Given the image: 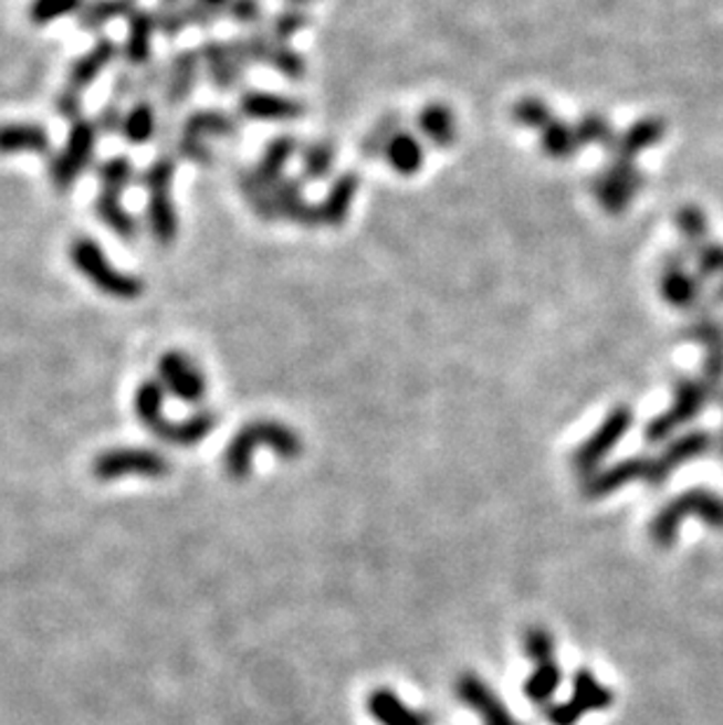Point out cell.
<instances>
[{
  "instance_id": "obj_20",
  "label": "cell",
  "mask_w": 723,
  "mask_h": 725,
  "mask_svg": "<svg viewBox=\"0 0 723 725\" xmlns=\"http://www.w3.org/2000/svg\"><path fill=\"white\" fill-rule=\"evenodd\" d=\"M632 482H643V458H627L606 470H597L593 476H587L583 484V495L589 501H599L620 491L622 486Z\"/></svg>"
},
{
  "instance_id": "obj_42",
  "label": "cell",
  "mask_w": 723,
  "mask_h": 725,
  "mask_svg": "<svg viewBox=\"0 0 723 725\" xmlns=\"http://www.w3.org/2000/svg\"><path fill=\"white\" fill-rule=\"evenodd\" d=\"M85 0H33L31 3V22L35 27H45L56 22V19H62L66 14H78V10L83 8Z\"/></svg>"
},
{
  "instance_id": "obj_15",
  "label": "cell",
  "mask_w": 723,
  "mask_h": 725,
  "mask_svg": "<svg viewBox=\"0 0 723 725\" xmlns=\"http://www.w3.org/2000/svg\"><path fill=\"white\" fill-rule=\"evenodd\" d=\"M240 116L250 120H296L306 113V106L292 97H282V94L263 92V90H250L240 97Z\"/></svg>"
},
{
  "instance_id": "obj_6",
  "label": "cell",
  "mask_w": 723,
  "mask_h": 725,
  "mask_svg": "<svg viewBox=\"0 0 723 725\" xmlns=\"http://www.w3.org/2000/svg\"><path fill=\"white\" fill-rule=\"evenodd\" d=\"M714 392L710 390V386L705 380H695V378H681L677 383V392H674V402L672 407L656 416L653 421L646 428V442L649 444H660L668 439L674 430H679L681 425L691 423L693 418L702 411L710 402V397Z\"/></svg>"
},
{
  "instance_id": "obj_25",
  "label": "cell",
  "mask_w": 723,
  "mask_h": 725,
  "mask_svg": "<svg viewBox=\"0 0 723 725\" xmlns=\"http://www.w3.org/2000/svg\"><path fill=\"white\" fill-rule=\"evenodd\" d=\"M418 132L434 148L447 150L459 141V123L447 104H428L418 113Z\"/></svg>"
},
{
  "instance_id": "obj_10",
  "label": "cell",
  "mask_w": 723,
  "mask_h": 725,
  "mask_svg": "<svg viewBox=\"0 0 723 725\" xmlns=\"http://www.w3.org/2000/svg\"><path fill=\"white\" fill-rule=\"evenodd\" d=\"M160 386L186 404H200L207 395V380L198 365L181 350H167L160 361Z\"/></svg>"
},
{
  "instance_id": "obj_52",
  "label": "cell",
  "mask_w": 723,
  "mask_h": 725,
  "mask_svg": "<svg viewBox=\"0 0 723 725\" xmlns=\"http://www.w3.org/2000/svg\"><path fill=\"white\" fill-rule=\"evenodd\" d=\"M226 17L240 27H259L263 19L261 0H231L226 8Z\"/></svg>"
},
{
  "instance_id": "obj_7",
  "label": "cell",
  "mask_w": 723,
  "mask_h": 725,
  "mask_svg": "<svg viewBox=\"0 0 723 725\" xmlns=\"http://www.w3.org/2000/svg\"><path fill=\"white\" fill-rule=\"evenodd\" d=\"M632 421L635 416L630 407H616L604 418V423L576 449L574 458H570L574 470L580 476H585V480L587 476H593L599 470V465L606 461L608 453L618 446L627 430L632 428Z\"/></svg>"
},
{
  "instance_id": "obj_4",
  "label": "cell",
  "mask_w": 723,
  "mask_h": 725,
  "mask_svg": "<svg viewBox=\"0 0 723 725\" xmlns=\"http://www.w3.org/2000/svg\"><path fill=\"white\" fill-rule=\"evenodd\" d=\"M240 132V120L231 113L221 108H200L193 111L179 127L175 141L177 158L196 162V165H212L214 153L209 148V139H231Z\"/></svg>"
},
{
  "instance_id": "obj_43",
  "label": "cell",
  "mask_w": 723,
  "mask_h": 725,
  "mask_svg": "<svg viewBox=\"0 0 723 725\" xmlns=\"http://www.w3.org/2000/svg\"><path fill=\"white\" fill-rule=\"evenodd\" d=\"M269 66L275 69L282 75V78H287V81H303V78H306V69H308L306 60H303V56L296 50H292L290 45H284V43L273 45Z\"/></svg>"
},
{
  "instance_id": "obj_51",
  "label": "cell",
  "mask_w": 723,
  "mask_h": 725,
  "mask_svg": "<svg viewBox=\"0 0 723 725\" xmlns=\"http://www.w3.org/2000/svg\"><path fill=\"white\" fill-rule=\"evenodd\" d=\"M83 108H85V104H83V92L81 90L66 85L60 94H56V99H54L56 116L69 120L71 125L83 118Z\"/></svg>"
},
{
  "instance_id": "obj_12",
  "label": "cell",
  "mask_w": 723,
  "mask_h": 725,
  "mask_svg": "<svg viewBox=\"0 0 723 725\" xmlns=\"http://www.w3.org/2000/svg\"><path fill=\"white\" fill-rule=\"evenodd\" d=\"M200 73H202V64L198 50H179L169 56L167 78L160 92L169 118H172L175 113L188 102L190 94H193L200 81Z\"/></svg>"
},
{
  "instance_id": "obj_54",
  "label": "cell",
  "mask_w": 723,
  "mask_h": 725,
  "mask_svg": "<svg viewBox=\"0 0 723 725\" xmlns=\"http://www.w3.org/2000/svg\"><path fill=\"white\" fill-rule=\"evenodd\" d=\"M156 17V29L158 33H163L165 38H169V41H172V38L181 35V31L188 27L186 22V17H184V10H175V8H160L154 12Z\"/></svg>"
},
{
  "instance_id": "obj_8",
  "label": "cell",
  "mask_w": 723,
  "mask_h": 725,
  "mask_svg": "<svg viewBox=\"0 0 723 725\" xmlns=\"http://www.w3.org/2000/svg\"><path fill=\"white\" fill-rule=\"evenodd\" d=\"M614 704V691L589 672L578 670L574 676V693L566 702L549 704L545 710V718L552 725H576L583 716L593 712H604Z\"/></svg>"
},
{
  "instance_id": "obj_40",
  "label": "cell",
  "mask_w": 723,
  "mask_h": 725,
  "mask_svg": "<svg viewBox=\"0 0 723 725\" xmlns=\"http://www.w3.org/2000/svg\"><path fill=\"white\" fill-rule=\"evenodd\" d=\"M135 177H137L135 162H132L127 156L108 158V160L99 162V167H97V179L102 186V193L120 196L127 186H132Z\"/></svg>"
},
{
  "instance_id": "obj_58",
  "label": "cell",
  "mask_w": 723,
  "mask_h": 725,
  "mask_svg": "<svg viewBox=\"0 0 723 725\" xmlns=\"http://www.w3.org/2000/svg\"><path fill=\"white\" fill-rule=\"evenodd\" d=\"M287 3H292L294 8H298V6H306V3H313V0H287Z\"/></svg>"
},
{
  "instance_id": "obj_23",
  "label": "cell",
  "mask_w": 723,
  "mask_h": 725,
  "mask_svg": "<svg viewBox=\"0 0 723 725\" xmlns=\"http://www.w3.org/2000/svg\"><path fill=\"white\" fill-rule=\"evenodd\" d=\"M116 56H118V45L113 43L111 38H99L97 43L71 64L69 87L85 92L113 62H116Z\"/></svg>"
},
{
  "instance_id": "obj_26",
  "label": "cell",
  "mask_w": 723,
  "mask_h": 725,
  "mask_svg": "<svg viewBox=\"0 0 723 725\" xmlns=\"http://www.w3.org/2000/svg\"><path fill=\"white\" fill-rule=\"evenodd\" d=\"M275 207H277V219H287L303 228H315L317 225V209L303 198L301 181L298 179H282L275 188Z\"/></svg>"
},
{
  "instance_id": "obj_50",
  "label": "cell",
  "mask_w": 723,
  "mask_h": 725,
  "mask_svg": "<svg viewBox=\"0 0 723 725\" xmlns=\"http://www.w3.org/2000/svg\"><path fill=\"white\" fill-rule=\"evenodd\" d=\"M92 123L97 125V132H99V135H104V137H116V135H120L123 123H125V104L108 99L99 108L97 118H94Z\"/></svg>"
},
{
  "instance_id": "obj_31",
  "label": "cell",
  "mask_w": 723,
  "mask_h": 725,
  "mask_svg": "<svg viewBox=\"0 0 723 725\" xmlns=\"http://www.w3.org/2000/svg\"><path fill=\"white\" fill-rule=\"evenodd\" d=\"M298 153V144L294 137H277L269 146H265L259 165L254 167V175L269 186L275 188L284 179V167Z\"/></svg>"
},
{
  "instance_id": "obj_46",
  "label": "cell",
  "mask_w": 723,
  "mask_h": 725,
  "mask_svg": "<svg viewBox=\"0 0 723 725\" xmlns=\"http://www.w3.org/2000/svg\"><path fill=\"white\" fill-rule=\"evenodd\" d=\"M524 655L534 662H549L555 660V639L543 627H531L524 634Z\"/></svg>"
},
{
  "instance_id": "obj_21",
  "label": "cell",
  "mask_w": 723,
  "mask_h": 725,
  "mask_svg": "<svg viewBox=\"0 0 723 725\" xmlns=\"http://www.w3.org/2000/svg\"><path fill=\"white\" fill-rule=\"evenodd\" d=\"M146 225L160 246H172L179 238V214L172 200V188L150 190L146 204Z\"/></svg>"
},
{
  "instance_id": "obj_16",
  "label": "cell",
  "mask_w": 723,
  "mask_h": 725,
  "mask_svg": "<svg viewBox=\"0 0 723 725\" xmlns=\"http://www.w3.org/2000/svg\"><path fill=\"white\" fill-rule=\"evenodd\" d=\"M202 73L217 90H233L244 78V66L235 60L231 45L221 41H205L198 50Z\"/></svg>"
},
{
  "instance_id": "obj_27",
  "label": "cell",
  "mask_w": 723,
  "mask_h": 725,
  "mask_svg": "<svg viewBox=\"0 0 723 725\" xmlns=\"http://www.w3.org/2000/svg\"><path fill=\"white\" fill-rule=\"evenodd\" d=\"M386 160L390 162L392 171L399 177H413L421 171L423 162H426V148L416 135L407 129H399L397 135L390 139L388 148H386Z\"/></svg>"
},
{
  "instance_id": "obj_17",
  "label": "cell",
  "mask_w": 723,
  "mask_h": 725,
  "mask_svg": "<svg viewBox=\"0 0 723 725\" xmlns=\"http://www.w3.org/2000/svg\"><path fill=\"white\" fill-rule=\"evenodd\" d=\"M367 710L378 725H432L426 710H413L392 689H376L367 697Z\"/></svg>"
},
{
  "instance_id": "obj_47",
  "label": "cell",
  "mask_w": 723,
  "mask_h": 725,
  "mask_svg": "<svg viewBox=\"0 0 723 725\" xmlns=\"http://www.w3.org/2000/svg\"><path fill=\"white\" fill-rule=\"evenodd\" d=\"M677 221H679V231L683 233V238L689 240V244H693V246L705 244L708 219H705V212H702V209H698L693 204L683 207Z\"/></svg>"
},
{
  "instance_id": "obj_29",
  "label": "cell",
  "mask_w": 723,
  "mask_h": 725,
  "mask_svg": "<svg viewBox=\"0 0 723 725\" xmlns=\"http://www.w3.org/2000/svg\"><path fill=\"white\" fill-rule=\"evenodd\" d=\"M664 135V125L658 118H646L639 120L637 125H632L630 129L625 132L622 137H616L611 153H614V160H625V162H635V158L639 156L641 150L651 148L653 144H658Z\"/></svg>"
},
{
  "instance_id": "obj_9",
  "label": "cell",
  "mask_w": 723,
  "mask_h": 725,
  "mask_svg": "<svg viewBox=\"0 0 723 725\" xmlns=\"http://www.w3.org/2000/svg\"><path fill=\"white\" fill-rule=\"evenodd\" d=\"M712 449V437L702 430L687 432L683 437L662 449L658 455L643 458V482L649 486H660L672 476L677 467L693 461L698 455H705Z\"/></svg>"
},
{
  "instance_id": "obj_53",
  "label": "cell",
  "mask_w": 723,
  "mask_h": 725,
  "mask_svg": "<svg viewBox=\"0 0 723 725\" xmlns=\"http://www.w3.org/2000/svg\"><path fill=\"white\" fill-rule=\"evenodd\" d=\"M184 17H186L188 27L193 24L198 29H212L219 22V19L223 17V12L205 6L202 0H188V3L184 6Z\"/></svg>"
},
{
  "instance_id": "obj_34",
  "label": "cell",
  "mask_w": 723,
  "mask_h": 725,
  "mask_svg": "<svg viewBox=\"0 0 723 725\" xmlns=\"http://www.w3.org/2000/svg\"><path fill=\"white\" fill-rule=\"evenodd\" d=\"M137 10V0H85L78 10V27L85 31H102L120 17Z\"/></svg>"
},
{
  "instance_id": "obj_5",
  "label": "cell",
  "mask_w": 723,
  "mask_h": 725,
  "mask_svg": "<svg viewBox=\"0 0 723 725\" xmlns=\"http://www.w3.org/2000/svg\"><path fill=\"white\" fill-rule=\"evenodd\" d=\"M97 139H99V132L92 120L81 118L71 125L66 146L56 153V156H52L48 169L56 193H69L75 181L85 175V169L94 158Z\"/></svg>"
},
{
  "instance_id": "obj_48",
  "label": "cell",
  "mask_w": 723,
  "mask_h": 725,
  "mask_svg": "<svg viewBox=\"0 0 723 725\" xmlns=\"http://www.w3.org/2000/svg\"><path fill=\"white\" fill-rule=\"evenodd\" d=\"M512 116H515V120L524 127L543 129L547 125V120L552 118V111L538 97H524L522 102H517L515 108H512Z\"/></svg>"
},
{
  "instance_id": "obj_33",
  "label": "cell",
  "mask_w": 723,
  "mask_h": 725,
  "mask_svg": "<svg viewBox=\"0 0 723 725\" xmlns=\"http://www.w3.org/2000/svg\"><path fill=\"white\" fill-rule=\"evenodd\" d=\"M94 214H97L102 219V223L108 228L111 233H116L125 242L137 240V235H139V223L123 207L120 196L99 193L97 200H94Z\"/></svg>"
},
{
  "instance_id": "obj_11",
  "label": "cell",
  "mask_w": 723,
  "mask_h": 725,
  "mask_svg": "<svg viewBox=\"0 0 723 725\" xmlns=\"http://www.w3.org/2000/svg\"><path fill=\"white\" fill-rule=\"evenodd\" d=\"M641 183H643V177L637 171L635 162L614 160L595 179L593 190H595V196H597L604 212L620 214V212H625L627 204L632 202Z\"/></svg>"
},
{
  "instance_id": "obj_19",
  "label": "cell",
  "mask_w": 723,
  "mask_h": 725,
  "mask_svg": "<svg viewBox=\"0 0 723 725\" xmlns=\"http://www.w3.org/2000/svg\"><path fill=\"white\" fill-rule=\"evenodd\" d=\"M50 156V132L38 123H6L0 125V156Z\"/></svg>"
},
{
  "instance_id": "obj_59",
  "label": "cell",
  "mask_w": 723,
  "mask_h": 725,
  "mask_svg": "<svg viewBox=\"0 0 723 725\" xmlns=\"http://www.w3.org/2000/svg\"><path fill=\"white\" fill-rule=\"evenodd\" d=\"M719 449H721V455H723V432H721V439H719Z\"/></svg>"
},
{
  "instance_id": "obj_37",
  "label": "cell",
  "mask_w": 723,
  "mask_h": 725,
  "mask_svg": "<svg viewBox=\"0 0 723 725\" xmlns=\"http://www.w3.org/2000/svg\"><path fill=\"white\" fill-rule=\"evenodd\" d=\"M402 129V116L397 111H388L386 116H380L376 125L367 132L365 137L359 141V156H365L367 160L380 158L386 153L390 139Z\"/></svg>"
},
{
  "instance_id": "obj_1",
  "label": "cell",
  "mask_w": 723,
  "mask_h": 725,
  "mask_svg": "<svg viewBox=\"0 0 723 725\" xmlns=\"http://www.w3.org/2000/svg\"><path fill=\"white\" fill-rule=\"evenodd\" d=\"M261 449L273 451L282 461H294L303 453V442L290 425L280 421H254L247 423L231 442L226 446L223 453V470L235 482H242L250 476L254 455Z\"/></svg>"
},
{
  "instance_id": "obj_57",
  "label": "cell",
  "mask_w": 723,
  "mask_h": 725,
  "mask_svg": "<svg viewBox=\"0 0 723 725\" xmlns=\"http://www.w3.org/2000/svg\"><path fill=\"white\" fill-rule=\"evenodd\" d=\"M188 0H158L160 8H175V10H184V6Z\"/></svg>"
},
{
  "instance_id": "obj_14",
  "label": "cell",
  "mask_w": 723,
  "mask_h": 725,
  "mask_svg": "<svg viewBox=\"0 0 723 725\" xmlns=\"http://www.w3.org/2000/svg\"><path fill=\"white\" fill-rule=\"evenodd\" d=\"M167 472V458L154 449H113L97 461V474L102 480H116L125 474L163 476Z\"/></svg>"
},
{
  "instance_id": "obj_2",
  "label": "cell",
  "mask_w": 723,
  "mask_h": 725,
  "mask_svg": "<svg viewBox=\"0 0 723 725\" xmlns=\"http://www.w3.org/2000/svg\"><path fill=\"white\" fill-rule=\"evenodd\" d=\"M700 517L708 526L723 530V498L708 488H691L677 495L674 501L664 505L651 522V540L662 547L670 549L677 540V533L681 522L687 517Z\"/></svg>"
},
{
  "instance_id": "obj_44",
  "label": "cell",
  "mask_w": 723,
  "mask_h": 725,
  "mask_svg": "<svg viewBox=\"0 0 723 725\" xmlns=\"http://www.w3.org/2000/svg\"><path fill=\"white\" fill-rule=\"evenodd\" d=\"M306 27H308V17L303 14L298 8H292V10L277 12L269 22V27H265V31H269V35L273 38L275 43L290 45L292 38Z\"/></svg>"
},
{
  "instance_id": "obj_30",
  "label": "cell",
  "mask_w": 723,
  "mask_h": 725,
  "mask_svg": "<svg viewBox=\"0 0 723 725\" xmlns=\"http://www.w3.org/2000/svg\"><path fill=\"white\" fill-rule=\"evenodd\" d=\"M160 116L150 99H137L132 102L129 111H125V123H123V139L132 146H144L154 137H158Z\"/></svg>"
},
{
  "instance_id": "obj_55",
  "label": "cell",
  "mask_w": 723,
  "mask_h": 725,
  "mask_svg": "<svg viewBox=\"0 0 723 725\" xmlns=\"http://www.w3.org/2000/svg\"><path fill=\"white\" fill-rule=\"evenodd\" d=\"M698 271L702 277L723 273V244L705 242L698 246Z\"/></svg>"
},
{
  "instance_id": "obj_36",
  "label": "cell",
  "mask_w": 723,
  "mask_h": 725,
  "mask_svg": "<svg viewBox=\"0 0 723 725\" xmlns=\"http://www.w3.org/2000/svg\"><path fill=\"white\" fill-rule=\"evenodd\" d=\"M336 165V146L332 141H311L301 148V175L306 181H325Z\"/></svg>"
},
{
  "instance_id": "obj_35",
  "label": "cell",
  "mask_w": 723,
  "mask_h": 725,
  "mask_svg": "<svg viewBox=\"0 0 723 725\" xmlns=\"http://www.w3.org/2000/svg\"><path fill=\"white\" fill-rule=\"evenodd\" d=\"M541 146L547 158L566 160L580 150V139L576 127H570L564 120L552 116L547 125L541 129Z\"/></svg>"
},
{
  "instance_id": "obj_3",
  "label": "cell",
  "mask_w": 723,
  "mask_h": 725,
  "mask_svg": "<svg viewBox=\"0 0 723 725\" xmlns=\"http://www.w3.org/2000/svg\"><path fill=\"white\" fill-rule=\"evenodd\" d=\"M73 269L90 280L92 287L116 301H135L144 294V282L137 275L113 269L106 252L92 238H75L69 250Z\"/></svg>"
},
{
  "instance_id": "obj_18",
  "label": "cell",
  "mask_w": 723,
  "mask_h": 725,
  "mask_svg": "<svg viewBox=\"0 0 723 725\" xmlns=\"http://www.w3.org/2000/svg\"><path fill=\"white\" fill-rule=\"evenodd\" d=\"M156 17L148 10H135L127 17V38L123 56L127 66L144 69L154 62V38H156Z\"/></svg>"
},
{
  "instance_id": "obj_45",
  "label": "cell",
  "mask_w": 723,
  "mask_h": 725,
  "mask_svg": "<svg viewBox=\"0 0 723 725\" xmlns=\"http://www.w3.org/2000/svg\"><path fill=\"white\" fill-rule=\"evenodd\" d=\"M576 132H578L580 146L599 144V146H606L608 150H611V146L616 141L611 125H608L606 118L599 116V113H587V116L576 125Z\"/></svg>"
},
{
  "instance_id": "obj_13",
  "label": "cell",
  "mask_w": 723,
  "mask_h": 725,
  "mask_svg": "<svg viewBox=\"0 0 723 725\" xmlns=\"http://www.w3.org/2000/svg\"><path fill=\"white\" fill-rule=\"evenodd\" d=\"M455 697H459L470 712L478 714L484 725H522L507 712L503 700L489 689V683L478 674L465 672L455 681Z\"/></svg>"
},
{
  "instance_id": "obj_49",
  "label": "cell",
  "mask_w": 723,
  "mask_h": 725,
  "mask_svg": "<svg viewBox=\"0 0 723 725\" xmlns=\"http://www.w3.org/2000/svg\"><path fill=\"white\" fill-rule=\"evenodd\" d=\"M113 102H137L139 99V69L135 66H123L118 69L116 78H113Z\"/></svg>"
},
{
  "instance_id": "obj_41",
  "label": "cell",
  "mask_w": 723,
  "mask_h": 725,
  "mask_svg": "<svg viewBox=\"0 0 723 725\" xmlns=\"http://www.w3.org/2000/svg\"><path fill=\"white\" fill-rule=\"evenodd\" d=\"M177 160L179 158L175 156V150H163L160 156L142 171L139 183L144 186L146 193H150V190L172 188L177 177Z\"/></svg>"
},
{
  "instance_id": "obj_56",
  "label": "cell",
  "mask_w": 723,
  "mask_h": 725,
  "mask_svg": "<svg viewBox=\"0 0 723 725\" xmlns=\"http://www.w3.org/2000/svg\"><path fill=\"white\" fill-rule=\"evenodd\" d=\"M202 3H205V6H209V8H214V10H219V12H223V14H226V8H228V3H231V0H202Z\"/></svg>"
},
{
  "instance_id": "obj_22",
  "label": "cell",
  "mask_w": 723,
  "mask_h": 725,
  "mask_svg": "<svg viewBox=\"0 0 723 725\" xmlns=\"http://www.w3.org/2000/svg\"><path fill=\"white\" fill-rule=\"evenodd\" d=\"M359 190V179L355 171H346L344 177H338L329 190L325 200L315 204L317 209V225H327V228H340L346 223L350 207L355 202V196Z\"/></svg>"
},
{
  "instance_id": "obj_28",
  "label": "cell",
  "mask_w": 723,
  "mask_h": 725,
  "mask_svg": "<svg viewBox=\"0 0 723 725\" xmlns=\"http://www.w3.org/2000/svg\"><path fill=\"white\" fill-rule=\"evenodd\" d=\"M217 428V416L212 411H198L181 423H169L163 421L154 434L160 437L167 444H177V446H193Z\"/></svg>"
},
{
  "instance_id": "obj_38",
  "label": "cell",
  "mask_w": 723,
  "mask_h": 725,
  "mask_svg": "<svg viewBox=\"0 0 723 725\" xmlns=\"http://www.w3.org/2000/svg\"><path fill=\"white\" fill-rule=\"evenodd\" d=\"M163 407H165V388L160 386V380H144L135 395V413L150 432L165 421Z\"/></svg>"
},
{
  "instance_id": "obj_32",
  "label": "cell",
  "mask_w": 723,
  "mask_h": 725,
  "mask_svg": "<svg viewBox=\"0 0 723 725\" xmlns=\"http://www.w3.org/2000/svg\"><path fill=\"white\" fill-rule=\"evenodd\" d=\"M660 292L677 308H691L698 298V282L687 275L683 265L677 256H670L664 261V269L660 275Z\"/></svg>"
},
{
  "instance_id": "obj_39",
  "label": "cell",
  "mask_w": 723,
  "mask_h": 725,
  "mask_svg": "<svg viewBox=\"0 0 723 725\" xmlns=\"http://www.w3.org/2000/svg\"><path fill=\"white\" fill-rule=\"evenodd\" d=\"M562 685V670L557 660L536 664V672L524 681V695L534 704H547Z\"/></svg>"
},
{
  "instance_id": "obj_24",
  "label": "cell",
  "mask_w": 723,
  "mask_h": 725,
  "mask_svg": "<svg viewBox=\"0 0 723 725\" xmlns=\"http://www.w3.org/2000/svg\"><path fill=\"white\" fill-rule=\"evenodd\" d=\"M689 336L695 338L698 343H702L708 350L705 376H702V380H705L710 390L714 392L723 380V329H721V324H716L710 317H700L693 322V327L689 329Z\"/></svg>"
}]
</instances>
